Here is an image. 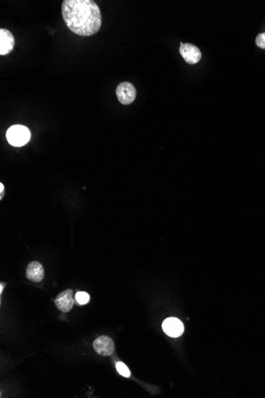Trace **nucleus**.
I'll return each mask as SVG.
<instances>
[{"label":"nucleus","mask_w":265,"mask_h":398,"mask_svg":"<svg viewBox=\"0 0 265 398\" xmlns=\"http://www.w3.org/2000/svg\"><path fill=\"white\" fill-rule=\"evenodd\" d=\"M75 300L79 304H86L90 300V296L89 293H85V292H78L75 294Z\"/></svg>","instance_id":"9b49d317"},{"label":"nucleus","mask_w":265,"mask_h":398,"mask_svg":"<svg viewBox=\"0 0 265 398\" xmlns=\"http://www.w3.org/2000/svg\"><path fill=\"white\" fill-rule=\"evenodd\" d=\"M4 185H3L2 183H0V193H1V196H0V199L2 200L3 197H4Z\"/></svg>","instance_id":"ddd939ff"},{"label":"nucleus","mask_w":265,"mask_h":398,"mask_svg":"<svg viewBox=\"0 0 265 398\" xmlns=\"http://www.w3.org/2000/svg\"><path fill=\"white\" fill-rule=\"evenodd\" d=\"M72 296H73V291L72 289H67L60 293L54 301L57 308L62 312H68L74 305Z\"/></svg>","instance_id":"0eeeda50"},{"label":"nucleus","mask_w":265,"mask_h":398,"mask_svg":"<svg viewBox=\"0 0 265 398\" xmlns=\"http://www.w3.org/2000/svg\"><path fill=\"white\" fill-rule=\"evenodd\" d=\"M93 347L99 355L103 356H110L115 351L113 340L106 336H100L97 340H95Z\"/></svg>","instance_id":"423d86ee"},{"label":"nucleus","mask_w":265,"mask_h":398,"mask_svg":"<svg viewBox=\"0 0 265 398\" xmlns=\"http://www.w3.org/2000/svg\"><path fill=\"white\" fill-rule=\"evenodd\" d=\"M61 13L66 26L79 36H92L101 28L100 8L93 0H64Z\"/></svg>","instance_id":"f257e3e1"},{"label":"nucleus","mask_w":265,"mask_h":398,"mask_svg":"<svg viewBox=\"0 0 265 398\" xmlns=\"http://www.w3.org/2000/svg\"><path fill=\"white\" fill-rule=\"evenodd\" d=\"M116 95L121 104L129 105L135 100L137 92L134 85L130 82H122L117 87Z\"/></svg>","instance_id":"7ed1b4c3"},{"label":"nucleus","mask_w":265,"mask_h":398,"mask_svg":"<svg viewBox=\"0 0 265 398\" xmlns=\"http://www.w3.org/2000/svg\"><path fill=\"white\" fill-rule=\"evenodd\" d=\"M45 272L43 266L38 262H32L27 268V278L33 282H41L43 280Z\"/></svg>","instance_id":"1a4fd4ad"},{"label":"nucleus","mask_w":265,"mask_h":398,"mask_svg":"<svg viewBox=\"0 0 265 398\" xmlns=\"http://www.w3.org/2000/svg\"><path fill=\"white\" fill-rule=\"evenodd\" d=\"M4 284L1 283V286H0V289H0V292H1V293H2L3 289H4Z\"/></svg>","instance_id":"4468645a"},{"label":"nucleus","mask_w":265,"mask_h":398,"mask_svg":"<svg viewBox=\"0 0 265 398\" xmlns=\"http://www.w3.org/2000/svg\"><path fill=\"white\" fill-rule=\"evenodd\" d=\"M180 53L188 64H195L201 60L202 53L200 49L191 43H181Z\"/></svg>","instance_id":"20e7f679"},{"label":"nucleus","mask_w":265,"mask_h":398,"mask_svg":"<svg viewBox=\"0 0 265 398\" xmlns=\"http://www.w3.org/2000/svg\"><path fill=\"white\" fill-rule=\"evenodd\" d=\"M162 329L164 333L172 338H177L182 336L185 331V327L180 320L174 317L167 318L163 322Z\"/></svg>","instance_id":"39448f33"},{"label":"nucleus","mask_w":265,"mask_h":398,"mask_svg":"<svg viewBox=\"0 0 265 398\" xmlns=\"http://www.w3.org/2000/svg\"><path fill=\"white\" fill-rule=\"evenodd\" d=\"M15 38L10 30L6 29L0 30V55H8L13 50Z\"/></svg>","instance_id":"6e6552de"},{"label":"nucleus","mask_w":265,"mask_h":398,"mask_svg":"<svg viewBox=\"0 0 265 398\" xmlns=\"http://www.w3.org/2000/svg\"><path fill=\"white\" fill-rule=\"evenodd\" d=\"M30 131L23 125H15L7 131L6 137L8 142L13 146H23L28 143L30 139Z\"/></svg>","instance_id":"f03ea898"},{"label":"nucleus","mask_w":265,"mask_h":398,"mask_svg":"<svg viewBox=\"0 0 265 398\" xmlns=\"http://www.w3.org/2000/svg\"><path fill=\"white\" fill-rule=\"evenodd\" d=\"M116 369L121 375L125 377H129L130 376V371L128 367L123 363V362H117Z\"/></svg>","instance_id":"9d476101"},{"label":"nucleus","mask_w":265,"mask_h":398,"mask_svg":"<svg viewBox=\"0 0 265 398\" xmlns=\"http://www.w3.org/2000/svg\"><path fill=\"white\" fill-rule=\"evenodd\" d=\"M256 44L258 47L265 49V33L259 34L256 38Z\"/></svg>","instance_id":"f8f14e48"}]
</instances>
